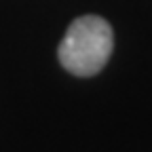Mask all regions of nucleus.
I'll use <instances>...</instances> for the list:
<instances>
[{
	"instance_id": "nucleus-1",
	"label": "nucleus",
	"mask_w": 152,
	"mask_h": 152,
	"mask_svg": "<svg viewBox=\"0 0 152 152\" xmlns=\"http://www.w3.org/2000/svg\"><path fill=\"white\" fill-rule=\"evenodd\" d=\"M114 34L104 17L85 15L74 19L59 45V61L74 76H95L108 64Z\"/></svg>"
}]
</instances>
